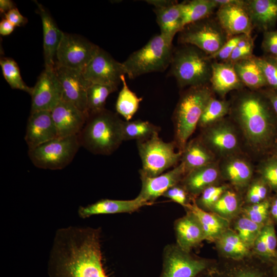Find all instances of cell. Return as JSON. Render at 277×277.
I'll return each mask as SVG.
<instances>
[{
	"label": "cell",
	"instance_id": "74e56055",
	"mask_svg": "<svg viewBox=\"0 0 277 277\" xmlns=\"http://www.w3.org/2000/svg\"><path fill=\"white\" fill-rule=\"evenodd\" d=\"M240 205V200L237 194L233 191L226 190L211 210L229 221L236 215Z\"/></svg>",
	"mask_w": 277,
	"mask_h": 277
},
{
	"label": "cell",
	"instance_id": "ab89813d",
	"mask_svg": "<svg viewBox=\"0 0 277 277\" xmlns=\"http://www.w3.org/2000/svg\"><path fill=\"white\" fill-rule=\"evenodd\" d=\"M264 225L256 223L243 215L235 222V231L242 240L251 248L253 247Z\"/></svg>",
	"mask_w": 277,
	"mask_h": 277
},
{
	"label": "cell",
	"instance_id": "d4e9b609",
	"mask_svg": "<svg viewBox=\"0 0 277 277\" xmlns=\"http://www.w3.org/2000/svg\"><path fill=\"white\" fill-rule=\"evenodd\" d=\"M219 176L217 166L210 163L187 173L180 183L193 199L207 187L213 185Z\"/></svg>",
	"mask_w": 277,
	"mask_h": 277
},
{
	"label": "cell",
	"instance_id": "f546056e",
	"mask_svg": "<svg viewBox=\"0 0 277 277\" xmlns=\"http://www.w3.org/2000/svg\"><path fill=\"white\" fill-rule=\"evenodd\" d=\"M235 72L244 85L252 89L267 86L257 57L254 55L233 64Z\"/></svg>",
	"mask_w": 277,
	"mask_h": 277
},
{
	"label": "cell",
	"instance_id": "3957f363",
	"mask_svg": "<svg viewBox=\"0 0 277 277\" xmlns=\"http://www.w3.org/2000/svg\"><path fill=\"white\" fill-rule=\"evenodd\" d=\"M123 122L106 109L90 114L78 135L81 146L95 154H112L124 141Z\"/></svg>",
	"mask_w": 277,
	"mask_h": 277
},
{
	"label": "cell",
	"instance_id": "83f0119b",
	"mask_svg": "<svg viewBox=\"0 0 277 277\" xmlns=\"http://www.w3.org/2000/svg\"><path fill=\"white\" fill-rule=\"evenodd\" d=\"M202 142L212 147L222 154L235 151L238 146L237 136L228 125L221 124L209 129L203 135Z\"/></svg>",
	"mask_w": 277,
	"mask_h": 277
},
{
	"label": "cell",
	"instance_id": "e0dca14e",
	"mask_svg": "<svg viewBox=\"0 0 277 277\" xmlns=\"http://www.w3.org/2000/svg\"><path fill=\"white\" fill-rule=\"evenodd\" d=\"M139 173L142 186L137 196L151 205L168 189L180 183L186 175L182 163L172 170L154 177L147 176L140 171Z\"/></svg>",
	"mask_w": 277,
	"mask_h": 277
},
{
	"label": "cell",
	"instance_id": "277c9868",
	"mask_svg": "<svg viewBox=\"0 0 277 277\" xmlns=\"http://www.w3.org/2000/svg\"><path fill=\"white\" fill-rule=\"evenodd\" d=\"M212 92L206 84L187 88L181 95L173 115L174 143L179 151L182 152L198 125L206 104L213 97Z\"/></svg>",
	"mask_w": 277,
	"mask_h": 277
},
{
	"label": "cell",
	"instance_id": "680465c9",
	"mask_svg": "<svg viewBox=\"0 0 277 277\" xmlns=\"http://www.w3.org/2000/svg\"><path fill=\"white\" fill-rule=\"evenodd\" d=\"M272 154L277 156V136L275 139V141L273 143L272 149Z\"/></svg>",
	"mask_w": 277,
	"mask_h": 277
},
{
	"label": "cell",
	"instance_id": "816d5d0a",
	"mask_svg": "<svg viewBox=\"0 0 277 277\" xmlns=\"http://www.w3.org/2000/svg\"><path fill=\"white\" fill-rule=\"evenodd\" d=\"M5 18L15 26H22L27 22V18L24 17L17 8L10 10L4 14Z\"/></svg>",
	"mask_w": 277,
	"mask_h": 277
},
{
	"label": "cell",
	"instance_id": "ba28073f",
	"mask_svg": "<svg viewBox=\"0 0 277 277\" xmlns=\"http://www.w3.org/2000/svg\"><path fill=\"white\" fill-rule=\"evenodd\" d=\"M159 277H206L215 262L198 256L176 243L165 246Z\"/></svg>",
	"mask_w": 277,
	"mask_h": 277
},
{
	"label": "cell",
	"instance_id": "8fae6325",
	"mask_svg": "<svg viewBox=\"0 0 277 277\" xmlns=\"http://www.w3.org/2000/svg\"><path fill=\"white\" fill-rule=\"evenodd\" d=\"M99 48L81 36L64 33L57 50L55 63L82 72Z\"/></svg>",
	"mask_w": 277,
	"mask_h": 277
},
{
	"label": "cell",
	"instance_id": "d6a6232c",
	"mask_svg": "<svg viewBox=\"0 0 277 277\" xmlns=\"http://www.w3.org/2000/svg\"><path fill=\"white\" fill-rule=\"evenodd\" d=\"M222 173L225 178L239 188L246 186L252 175L250 165L245 161L232 159L223 165Z\"/></svg>",
	"mask_w": 277,
	"mask_h": 277
},
{
	"label": "cell",
	"instance_id": "ac0fdd59",
	"mask_svg": "<svg viewBox=\"0 0 277 277\" xmlns=\"http://www.w3.org/2000/svg\"><path fill=\"white\" fill-rule=\"evenodd\" d=\"M51 112L57 137L78 135L88 117L74 105L64 100Z\"/></svg>",
	"mask_w": 277,
	"mask_h": 277
},
{
	"label": "cell",
	"instance_id": "9a60e30c",
	"mask_svg": "<svg viewBox=\"0 0 277 277\" xmlns=\"http://www.w3.org/2000/svg\"><path fill=\"white\" fill-rule=\"evenodd\" d=\"M30 112L51 111L63 100V90L54 70L44 69L38 77L31 94Z\"/></svg>",
	"mask_w": 277,
	"mask_h": 277
},
{
	"label": "cell",
	"instance_id": "e575fe53",
	"mask_svg": "<svg viewBox=\"0 0 277 277\" xmlns=\"http://www.w3.org/2000/svg\"><path fill=\"white\" fill-rule=\"evenodd\" d=\"M160 130V128L158 126L147 121L137 120L123 121L122 125L123 141L145 140L159 133Z\"/></svg>",
	"mask_w": 277,
	"mask_h": 277
},
{
	"label": "cell",
	"instance_id": "b9f144b4",
	"mask_svg": "<svg viewBox=\"0 0 277 277\" xmlns=\"http://www.w3.org/2000/svg\"><path fill=\"white\" fill-rule=\"evenodd\" d=\"M259 172L261 178L268 185L271 191L277 194V156L271 155L261 164Z\"/></svg>",
	"mask_w": 277,
	"mask_h": 277
},
{
	"label": "cell",
	"instance_id": "9c48e42d",
	"mask_svg": "<svg viewBox=\"0 0 277 277\" xmlns=\"http://www.w3.org/2000/svg\"><path fill=\"white\" fill-rule=\"evenodd\" d=\"M81 146L78 135L56 137L29 149L28 155L37 168L60 170L72 162Z\"/></svg>",
	"mask_w": 277,
	"mask_h": 277
},
{
	"label": "cell",
	"instance_id": "f6af8a7d",
	"mask_svg": "<svg viewBox=\"0 0 277 277\" xmlns=\"http://www.w3.org/2000/svg\"><path fill=\"white\" fill-rule=\"evenodd\" d=\"M271 191L268 185L261 179L255 181L249 188L247 194V201L251 204H257L271 197Z\"/></svg>",
	"mask_w": 277,
	"mask_h": 277
},
{
	"label": "cell",
	"instance_id": "bcb514c9",
	"mask_svg": "<svg viewBox=\"0 0 277 277\" xmlns=\"http://www.w3.org/2000/svg\"><path fill=\"white\" fill-rule=\"evenodd\" d=\"M265 234V241L269 261H272L277 257V236L274 223L270 219L263 227Z\"/></svg>",
	"mask_w": 277,
	"mask_h": 277
},
{
	"label": "cell",
	"instance_id": "7c38bea8",
	"mask_svg": "<svg viewBox=\"0 0 277 277\" xmlns=\"http://www.w3.org/2000/svg\"><path fill=\"white\" fill-rule=\"evenodd\" d=\"M218 7L217 22L229 38L239 35L251 36L253 29L243 0H214Z\"/></svg>",
	"mask_w": 277,
	"mask_h": 277
},
{
	"label": "cell",
	"instance_id": "7a4b0ae2",
	"mask_svg": "<svg viewBox=\"0 0 277 277\" xmlns=\"http://www.w3.org/2000/svg\"><path fill=\"white\" fill-rule=\"evenodd\" d=\"M234 113L252 144L262 151L271 150L277 136V119L263 93L241 95L235 103Z\"/></svg>",
	"mask_w": 277,
	"mask_h": 277
},
{
	"label": "cell",
	"instance_id": "484cf974",
	"mask_svg": "<svg viewBox=\"0 0 277 277\" xmlns=\"http://www.w3.org/2000/svg\"><path fill=\"white\" fill-rule=\"evenodd\" d=\"M199 221L203 230L205 240L215 242L229 229V221L215 213L209 212L200 208L194 200L184 207Z\"/></svg>",
	"mask_w": 277,
	"mask_h": 277
},
{
	"label": "cell",
	"instance_id": "ffe728a7",
	"mask_svg": "<svg viewBox=\"0 0 277 277\" xmlns=\"http://www.w3.org/2000/svg\"><path fill=\"white\" fill-rule=\"evenodd\" d=\"M34 2L43 26L45 69L54 70L57 50L64 32L58 28L48 11L37 1Z\"/></svg>",
	"mask_w": 277,
	"mask_h": 277
},
{
	"label": "cell",
	"instance_id": "4316f807",
	"mask_svg": "<svg viewBox=\"0 0 277 277\" xmlns=\"http://www.w3.org/2000/svg\"><path fill=\"white\" fill-rule=\"evenodd\" d=\"M210 83L212 89L221 95L238 89L244 85L238 76L233 64L228 62H212Z\"/></svg>",
	"mask_w": 277,
	"mask_h": 277
},
{
	"label": "cell",
	"instance_id": "1f68e13d",
	"mask_svg": "<svg viewBox=\"0 0 277 277\" xmlns=\"http://www.w3.org/2000/svg\"><path fill=\"white\" fill-rule=\"evenodd\" d=\"M180 7L182 29L190 24L210 17L218 7L214 0L185 1L180 3Z\"/></svg>",
	"mask_w": 277,
	"mask_h": 277
},
{
	"label": "cell",
	"instance_id": "603a6c76",
	"mask_svg": "<svg viewBox=\"0 0 277 277\" xmlns=\"http://www.w3.org/2000/svg\"><path fill=\"white\" fill-rule=\"evenodd\" d=\"M150 205L137 196L128 200L102 199L86 206H80L78 214L80 217L86 219L98 214L132 213L144 206Z\"/></svg>",
	"mask_w": 277,
	"mask_h": 277
},
{
	"label": "cell",
	"instance_id": "681fc988",
	"mask_svg": "<svg viewBox=\"0 0 277 277\" xmlns=\"http://www.w3.org/2000/svg\"><path fill=\"white\" fill-rule=\"evenodd\" d=\"M262 48L264 52L270 56L277 55V30L264 32Z\"/></svg>",
	"mask_w": 277,
	"mask_h": 277
},
{
	"label": "cell",
	"instance_id": "6f0895ef",
	"mask_svg": "<svg viewBox=\"0 0 277 277\" xmlns=\"http://www.w3.org/2000/svg\"><path fill=\"white\" fill-rule=\"evenodd\" d=\"M272 277H277V257L271 263Z\"/></svg>",
	"mask_w": 277,
	"mask_h": 277
},
{
	"label": "cell",
	"instance_id": "5b68a950",
	"mask_svg": "<svg viewBox=\"0 0 277 277\" xmlns=\"http://www.w3.org/2000/svg\"><path fill=\"white\" fill-rule=\"evenodd\" d=\"M212 61L209 55L189 44L173 48L169 74L181 88L208 84L211 76Z\"/></svg>",
	"mask_w": 277,
	"mask_h": 277
},
{
	"label": "cell",
	"instance_id": "d590c367",
	"mask_svg": "<svg viewBox=\"0 0 277 277\" xmlns=\"http://www.w3.org/2000/svg\"><path fill=\"white\" fill-rule=\"evenodd\" d=\"M117 89L109 85L91 83L87 91V107L89 115L105 109L107 97Z\"/></svg>",
	"mask_w": 277,
	"mask_h": 277
},
{
	"label": "cell",
	"instance_id": "7dc6e473",
	"mask_svg": "<svg viewBox=\"0 0 277 277\" xmlns=\"http://www.w3.org/2000/svg\"><path fill=\"white\" fill-rule=\"evenodd\" d=\"M171 201L185 207L193 200L180 183L168 189L163 195Z\"/></svg>",
	"mask_w": 277,
	"mask_h": 277
},
{
	"label": "cell",
	"instance_id": "91938a15",
	"mask_svg": "<svg viewBox=\"0 0 277 277\" xmlns=\"http://www.w3.org/2000/svg\"><path fill=\"white\" fill-rule=\"evenodd\" d=\"M274 59L275 60V61L277 62V55L276 56H273Z\"/></svg>",
	"mask_w": 277,
	"mask_h": 277
},
{
	"label": "cell",
	"instance_id": "7402d4cb",
	"mask_svg": "<svg viewBox=\"0 0 277 277\" xmlns=\"http://www.w3.org/2000/svg\"><path fill=\"white\" fill-rule=\"evenodd\" d=\"M176 219L174 223L176 244L182 249L191 252L205 240L202 228L196 217L191 212Z\"/></svg>",
	"mask_w": 277,
	"mask_h": 277
},
{
	"label": "cell",
	"instance_id": "f5cc1de1",
	"mask_svg": "<svg viewBox=\"0 0 277 277\" xmlns=\"http://www.w3.org/2000/svg\"><path fill=\"white\" fill-rule=\"evenodd\" d=\"M263 93L268 100L277 119V91L268 88L265 90Z\"/></svg>",
	"mask_w": 277,
	"mask_h": 277
},
{
	"label": "cell",
	"instance_id": "44dd1931",
	"mask_svg": "<svg viewBox=\"0 0 277 277\" xmlns=\"http://www.w3.org/2000/svg\"><path fill=\"white\" fill-rule=\"evenodd\" d=\"M153 6L160 34L171 41L182 29L180 3L168 0H148Z\"/></svg>",
	"mask_w": 277,
	"mask_h": 277
},
{
	"label": "cell",
	"instance_id": "f35d334b",
	"mask_svg": "<svg viewBox=\"0 0 277 277\" xmlns=\"http://www.w3.org/2000/svg\"><path fill=\"white\" fill-rule=\"evenodd\" d=\"M229 110V104L225 101L212 97L206 104L198 126L206 127L224 116Z\"/></svg>",
	"mask_w": 277,
	"mask_h": 277
},
{
	"label": "cell",
	"instance_id": "11a10c76",
	"mask_svg": "<svg viewBox=\"0 0 277 277\" xmlns=\"http://www.w3.org/2000/svg\"><path fill=\"white\" fill-rule=\"evenodd\" d=\"M270 217L274 224H277V194L270 198Z\"/></svg>",
	"mask_w": 277,
	"mask_h": 277
},
{
	"label": "cell",
	"instance_id": "52a82bcc",
	"mask_svg": "<svg viewBox=\"0 0 277 277\" xmlns=\"http://www.w3.org/2000/svg\"><path fill=\"white\" fill-rule=\"evenodd\" d=\"M137 147L142 167L139 171L154 177L175 166L181 159L182 152L176 151L174 142H166L156 133L150 138L137 141Z\"/></svg>",
	"mask_w": 277,
	"mask_h": 277
},
{
	"label": "cell",
	"instance_id": "30bf717a",
	"mask_svg": "<svg viewBox=\"0 0 277 277\" xmlns=\"http://www.w3.org/2000/svg\"><path fill=\"white\" fill-rule=\"evenodd\" d=\"M229 37L216 19L210 17L185 26L179 33L180 44L193 45L211 55L217 52Z\"/></svg>",
	"mask_w": 277,
	"mask_h": 277
},
{
	"label": "cell",
	"instance_id": "ee69618b",
	"mask_svg": "<svg viewBox=\"0 0 277 277\" xmlns=\"http://www.w3.org/2000/svg\"><path fill=\"white\" fill-rule=\"evenodd\" d=\"M267 86L277 91V62L272 56L257 57Z\"/></svg>",
	"mask_w": 277,
	"mask_h": 277
},
{
	"label": "cell",
	"instance_id": "4dcf8cb0",
	"mask_svg": "<svg viewBox=\"0 0 277 277\" xmlns=\"http://www.w3.org/2000/svg\"><path fill=\"white\" fill-rule=\"evenodd\" d=\"M212 156L201 140H195L187 143L182 151L181 163L186 174L200 167L212 163Z\"/></svg>",
	"mask_w": 277,
	"mask_h": 277
},
{
	"label": "cell",
	"instance_id": "6da1fadb",
	"mask_svg": "<svg viewBox=\"0 0 277 277\" xmlns=\"http://www.w3.org/2000/svg\"><path fill=\"white\" fill-rule=\"evenodd\" d=\"M101 236L99 228L57 230L48 264L50 277H109L103 263Z\"/></svg>",
	"mask_w": 277,
	"mask_h": 277
},
{
	"label": "cell",
	"instance_id": "4fadbf2b",
	"mask_svg": "<svg viewBox=\"0 0 277 277\" xmlns=\"http://www.w3.org/2000/svg\"><path fill=\"white\" fill-rule=\"evenodd\" d=\"M206 277H272L271 263L256 255L239 260L224 258L215 262Z\"/></svg>",
	"mask_w": 277,
	"mask_h": 277
},
{
	"label": "cell",
	"instance_id": "f907efd6",
	"mask_svg": "<svg viewBox=\"0 0 277 277\" xmlns=\"http://www.w3.org/2000/svg\"><path fill=\"white\" fill-rule=\"evenodd\" d=\"M253 40L245 46L239 47L236 45L230 58L226 62L233 64L238 61L252 56L253 55Z\"/></svg>",
	"mask_w": 277,
	"mask_h": 277
},
{
	"label": "cell",
	"instance_id": "db71d44e",
	"mask_svg": "<svg viewBox=\"0 0 277 277\" xmlns=\"http://www.w3.org/2000/svg\"><path fill=\"white\" fill-rule=\"evenodd\" d=\"M15 26L6 18L3 19L0 22V34L6 36L10 34L14 30Z\"/></svg>",
	"mask_w": 277,
	"mask_h": 277
},
{
	"label": "cell",
	"instance_id": "7bdbcfd3",
	"mask_svg": "<svg viewBox=\"0 0 277 277\" xmlns=\"http://www.w3.org/2000/svg\"><path fill=\"white\" fill-rule=\"evenodd\" d=\"M226 190L225 186L211 185L206 188L198 198L194 200V202L200 208L205 211L211 210Z\"/></svg>",
	"mask_w": 277,
	"mask_h": 277
},
{
	"label": "cell",
	"instance_id": "9f6ffc18",
	"mask_svg": "<svg viewBox=\"0 0 277 277\" xmlns=\"http://www.w3.org/2000/svg\"><path fill=\"white\" fill-rule=\"evenodd\" d=\"M16 8L15 3L11 0L0 1V12L4 14L10 10Z\"/></svg>",
	"mask_w": 277,
	"mask_h": 277
},
{
	"label": "cell",
	"instance_id": "8992f818",
	"mask_svg": "<svg viewBox=\"0 0 277 277\" xmlns=\"http://www.w3.org/2000/svg\"><path fill=\"white\" fill-rule=\"evenodd\" d=\"M173 48L172 41L160 33L154 35L122 63L125 75L133 79L147 73L164 71L170 66Z\"/></svg>",
	"mask_w": 277,
	"mask_h": 277
},
{
	"label": "cell",
	"instance_id": "2e32d148",
	"mask_svg": "<svg viewBox=\"0 0 277 277\" xmlns=\"http://www.w3.org/2000/svg\"><path fill=\"white\" fill-rule=\"evenodd\" d=\"M54 71L63 90V100L68 102L88 116L87 91L91 83L84 77L82 72L55 64Z\"/></svg>",
	"mask_w": 277,
	"mask_h": 277
},
{
	"label": "cell",
	"instance_id": "8d00e7d4",
	"mask_svg": "<svg viewBox=\"0 0 277 277\" xmlns=\"http://www.w3.org/2000/svg\"><path fill=\"white\" fill-rule=\"evenodd\" d=\"M3 76L10 86L26 92L31 95L33 87H30L23 80L16 62L10 57H2L0 60Z\"/></svg>",
	"mask_w": 277,
	"mask_h": 277
},
{
	"label": "cell",
	"instance_id": "d6986e66",
	"mask_svg": "<svg viewBox=\"0 0 277 277\" xmlns=\"http://www.w3.org/2000/svg\"><path fill=\"white\" fill-rule=\"evenodd\" d=\"M56 137L57 132L51 111L30 112L25 136V140L29 149L36 147Z\"/></svg>",
	"mask_w": 277,
	"mask_h": 277
},
{
	"label": "cell",
	"instance_id": "c3c4849f",
	"mask_svg": "<svg viewBox=\"0 0 277 277\" xmlns=\"http://www.w3.org/2000/svg\"><path fill=\"white\" fill-rule=\"evenodd\" d=\"M244 35H239L229 37L217 52L209 55V58L216 62H227L237 44Z\"/></svg>",
	"mask_w": 277,
	"mask_h": 277
},
{
	"label": "cell",
	"instance_id": "60d3db41",
	"mask_svg": "<svg viewBox=\"0 0 277 277\" xmlns=\"http://www.w3.org/2000/svg\"><path fill=\"white\" fill-rule=\"evenodd\" d=\"M270 198L245 207L243 210L244 215L256 223L262 225H265L271 219L270 217Z\"/></svg>",
	"mask_w": 277,
	"mask_h": 277
},
{
	"label": "cell",
	"instance_id": "5bb4252c",
	"mask_svg": "<svg viewBox=\"0 0 277 277\" xmlns=\"http://www.w3.org/2000/svg\"><path fill=\"white\" fill-rule=\"evenodd\" d=\"M82 73L91 83L116 88L121 83V76L125 75L122 63L115 60L100 47Z\"/></svg>",
	"mask_w": 277,
	"mask_h": 277
},
{
	"label": "cell",
	"instance_id": "cb8c5ba5",
	"mask_svg": "<svg viewBox=\"0 0 277 277\" xmlns=\"http://www.w3.org/2000/svg\"><path fill=\"white\" fill-rule=\"evenodd\" d=\"M253 29L271 30L277 22V0L244 1Z\"/></svg>",
	"mask_w": 277,
	"mask_h": 277
},
{
	"label": "cell",
	"instance_id": "836d02e7",
	"mask_svg": "<svg viewBox=\"0 0 277 277\" xmlns=\"http://www.w3.org/2000/svg\"><path fill=\"white\" fill-rule=\"evenodd\" d=\"M125 75L121 76L122 88L116 100L115 108L117 112L127 121H130L137 111L142 98H139L129 88Z\"/></svg>",
	"mask_w": 277,
	"mask_h": 277
},
{
	"label": "cell",
	"instance_id": "f1b7e54d",
	"mask_svg": "<svg viewBox=\"0 0 277 277\" xmlns=\"http://www.w3.org/2000/svg\"><path fill=\"white\" fill-rule=\"evenodd\" d=\"M215 242L217 249L224 259L239 260L252 255L251 248L242 240L235 231L229 228Z\"/></svg>",
	"mask_w": 277,
	"mask_h": 277
}]
</instances>
